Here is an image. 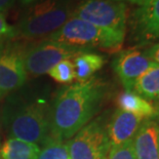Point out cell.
<instances>
[{
	"instance_id": "18",
	"label": "cell",
	"mask_w": 159,
	"mask_h": 159,
	"mask_svg": "<svg viewBox=\"0 0 159 159\" xmlns=\"http://www.w3.org/2000/svg\"><path fill=\"white\" fill-rule=\"evenodd\" d=\"M52 79L60 84H71L75 80V69L72 59L64 60L53 66L47 73Z\"/></svg>"
},
{
	"instance_id": "8",
	"label": "cell",
	"mask_w": 159,
	"mask_h": 159,
	"mask_svg": "<svg viewBox=\"0 0 159 159\" xmlns=\"http://www.w3.org/2000/svg\"><path fill=\"white\" fill-rule=\"evenodd\" d=\"M27 76L21 47L9 42L0 43V100L21 89Z\"/></svg>"
},
{
	"instance_id": "2",
	"label": "cell",
	"mask_w": 159,
	"mask_h": 159,
	"mask_svg": "<svg viewBox=\"0 0 159 159\" xmlns=\"http://www.w3.org/2000/svg\"><path fill=\"white\" fill-rule=\"evenodd\" d=\"M49 107L42 98L16 90L3 106V127L11 138L42 146L50 136Z\"/></svg>"
},
{
	"instance_id": "7",
	"label": "cell",
	"mask_w": 159,
	"mask_h": 159,
	"mask_svg": "<svg viewBox=\"0 0 159 159\" xmlns=\"http://www.w3.org/2000/svg\"><path fill=\"white\" fill-rule=\"evenodd\" d=\"M70 159H107L111 148L104 118L91 120L68 142Z\"/></svg>"
},
{
	"instance_id": "10",
	"label": "cell",
	"mask_w": 159,
	"mask_h": 159,
	"mask_svg": "<svg viewBox=\"0 0 159 159\" xmlns=\"http://www.w3.org/2000/svg\"><path fill=\"white\" fill-rule=\"evenodd\" d=\"M152 64L145 52L138 48H128L116 56L113 62V69L125 90H133L137 80Z\"/></svg>"
},
{
	"instance_id": "15",
	"label": "cell",
	"mask_w": 159,
	"mask_h": 159,
	"mask_svg": "<svg viewBox=\"0 0 159 159\" xmlns=\"http://www.w3.org/2000/svg\"><path fill=\"white\" fill-rule=\"evenodd\" d=\"M133 91L149 102H159V65L152 64L137 80Z\"/></svg>"
},
{
	"instance_id": "4",
	"label": "cell",
	"mask_w": 159,
	"mask_h": 159,
	"mask_svg": "<svg viewBox=\"0 0 159 159\" xmlns=\"http://www.w3.org/2000/svg\"><path fill=\"white\" fill-rule=\"evenodd\" d=\"M46 38L81 52H93V49L118 52L124 41L123 36L103 30L73 16Z\"/></svg>"
},
{
	"instance_id": "20",
	"label": "cell",
	"mask_w": 159,
	"mask_h": 159,
	"mask_svg": "<svg viewBox=\"0 0 159 159\" xmlns=\"http://www.w3.org/2000/svg\"><path fill=\"white\" fill-rule=\"evenodd\" d=\"M16 39V28L6 22L5 13L0 11V43Z\"/></svg>"
},
{
	"instance_id": "5",
	"label": "cell",
	"mask_w": 159,
	"mask_h": 159,
	"mask_svg": "<svg viewBox=\"0 0 159 159\" xmlns=\"http://www.w3.org/2000/svg\"><path fill=\"white\" fill-rule=\"evenodd\" d=\"M72 16L125 37L128 11L124 2L116 0H81L73 8Z\"/></svg>"
},
{
	"instance_id": "9",
	"label": "cell",
	"mask_w": 159,
	"mask_h": 159,
	"mask_svg": "<svg viewBox=\"0 0 159 159\" xmlns=\"http://www.w3.org/2000/svg\"><path fill=\"white\" fill-rule=\"evenodd\" d=\"M131 35L139 45L159 42V0H146L131 15Z\"/></svg>"
},
{
	"instance_id": "19",
	"label": "cell",
	"mask_w": 159,
	"mask_h": 159,
	"mask_svg": "<svg viewBox=\"0 0 159 159\" xmlns=\"http://www.w3.org/2000/svg\"><path fill=\"white\" fill-rule=\"evenodd\" d=\"M107 159H137L134 152L133 141L110 148Z\"/></svg>"
},
{
	"instance_id": "24",
	"label": "cell",
	"mask_w": 159,
	"mask_h": 159,
	"mask_svg": "<svg viewBox=\"0 0 159 159\" xmlns=\"http://www.w3.org/2000/svg\"><path fill=\"white\" fill-rule=\"evenodd\" d=\"M116 1H120V2H123V1H127V2H130V3H134V4H138V5H141L142 3L145 2L146 0H116Z\"/></svg>"
},
{
	"instance_id": "11",
	"label": "cell",
	"mask_w": 159,
	"mask_h": 159,
	"mask_svg": "<svg viewBox=\"0 0 159 159\" xmlns=\"http://www.w3.org/2000/svg\"><path fill=\"white\" fill-rule=\"evenodd\" d=\"M133 146L137 159H159V114L142 122Z\"/></svg>"
},
{
	"instance_id": "14",
	"label": "cell",
	"mask_w": 159,
	"mask_h": 159,
	"mask_svg": "<svg viewBox=\"0 0 159 159\" xmlns=\"http://www.w3.org/2000/svg\"><path fill=\"white\" fill-rule=\"evenodd\" d=\"M77 82L89 80L94 73L103 68L105 57L94 52H81L72 59Z\"/></svg>"
},
{
	"instance_id": "17",
	"label": "cell",
	"mask_w": 159,
	"mask_h": 159,
	"mask_svg": "<svg viewBox=\"0 0 159 159\" xmlns=\"http://www.w3.org/2000/svg\"><path fill=\"white\" fill-rule=\"evenodd\" d=\"M37 159H70L68 143L59 138L49 136L42 145Z\"/></svg>"
},
{
	"instance_id": "16",
	"label": "cell",
	"mask_w": 159,
	"mask_h": 159,
	"mask_svg": "<svg viewBox=\"0 0 159 159\" xmlns=\"http://www.w3.org/2000/svg\"><path fill=\"white\" fill-rule=\"evenodd\" d=\"M40 148L38 145L9 138L0 146L1 159H37Z\"/></svg>"
},
{
	"instance_id": "22",
	"label": "cell",
	"mask_w": 159,
	"mask_h": 159,
	"mask_svg": "<svg viewBox=\"0 0 159 159\" xmlns=\"http://www.w3.org/2000/svg\"><path fill=\"white\" fill-rule=\"evenodd\" d=\"M13 2L15 0H0V11L5 13L13 5Z\"/></svg>"
},
{
	"instance_id": "1",
	"label": "cell",
	"mask_w": 159,
	"mask_h": 159,
	"mask_svg": "<svg viewBox=\"0 0 159 159\" xmlns=\"http://www.w3.org/2000/svg\"><path fill=\"white\" fill-rule=\"evenodd\" d=\"M105 96L106 84L93 77L60 89L49 107L50 136L74 137L99 112Z\"/></svg>"
},
{
	"instance_id": "3",
	"label": "cell",
	"mask_w": 159,
	"mask_h": 159,
	"mask_svg": "<svg viewBox=\"0 0 159 159\" xmlns=\"http://www.w3.org/2000/svg\"><path fill=\"white\" fill-rule=\"evenodd\" d=\"M68 0H41L29 6L16 28V39L36 40L48 37L72 16Z\"/></svg>"
},
{
	"instance_id": "13",
	"label": "cell",
	"mask_w": 159,
	"mask_h": 159,
	"mask_svg": "<svg viewBox=\"0 0 159 159\" xmlns=\"http://www.w3.org/2000/svg\"><path fill=\"white\" fill-rule=\"evenodd\" d=\"M117 105L120 110L131 113L143 119H148L159 114V105L145 100L133 90H124L118 94Z\"/></svg>"
},
{
	"instance_id": "23",
	"label": "cell",
	"mask_w": 159,
	"mask_h": 159,
	"mask_svg": "<svg viewBox=\"0 0 159 159\" xmlns=\"http://www.w3.org/2000/svg\"><path fill=\"white\" fill-rule=\"evenodd\" d=\"M38 1L39 0H20V2H21L24 6H28V7L33 4H35V3H37Z\"/></svg>"
},
{
	"instance_id": "6",
	"label": "cell",
	"mask_w": 159,
	"mask_h": 159,
	"mask_svg": "<svg viewBox=\"0 0 159 159\" xmlns=\"http://www.w3.org/2000/svg\"><path fill=\"white\" fill-rule=\"evenodd\" d=\"M79 52L81 50L44 38L23 47L22 59L27 75L37 77L48 73L57 63L73 59Z\"/></svg>"
},
{
	"instance_id": "12",
	"label": "cell",
	"mask_w": 159,
	"mask_h": 159,
	"mask_svg": "<svg viewBox=\"0 0 159 159\" xmlns=\"http://www.w3.org/2000/svg\"><path fill=\"white\" fill-rule=\"evenodd\" d=\"M145 119L117 109L107 123V131L111 147L119 146L134 140Z\"/></svg>"
},
{
	"instance_id": "21",
	"label": "cell",
	"mask_w": 159,
	"mask_h": 159,
	"mask_svg": "<svg viewBox=\"0 0 159 159\" xmlns=\"http://www.w3.org/2000/svg\"><path fill=\"white\" fill-rule=\"evenodd\" d=\"M145 52H146V55L151 60L152 63L159 65V42L152 44Z\"/></svg>"
},
{
	"instance_id": "25",
	"label": "cell",
	"mask_w": 159,
	"mask_h": 159,
	"mask_svg": "<svg viewBox=\"0 0 159 159\" xmlns=\"http://www.w3.org/2000/svg\"><path fill=\"white\" fill-rule=\"evenodd\" d=\"M0 159H1V158H0Z\"/></svg>"
}]
</instances>
